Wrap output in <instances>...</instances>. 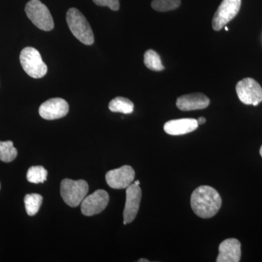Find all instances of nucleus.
Returning a JSON list of instances; mask_svg holds the SVG:
<instances>
[{
	"label": "nucleus",
	"instance_id": "14",
	"mask_svg": "<svg viewBox=\"0 0 262 262\" xmlns=\"http://www.w3.org/2000/svg\"><path fill=\"white\" fill-rule=\"evenodd\" d=\"M198 120L193 118L172 120L164 125V130L171 136H182L195 130L198 127Z\"/></svg>",
	"mask_w": 262,
	"mask_h": 262
},
{
	"label": "nucleus",
	"instance_id": "22",
	"mask_svg": "<svg viewBox=\"0 0 262 262\" xmlns=\"http://www.w3.org/2000/svg\"><path fill=\"white\" fill-rule=\"evenodd\" d=\"M198 120V125H203V124L206 123V118L203 117H199L198 120Z\"/></svg>",
	"mask_w": 262,
	"mask_h": 262
},
{
	"label": "nucleus",
	"instance_id": "17",
	"mask_svg": "<svg viewBox=\"0 0 262 262\" xmlns=\"http://www.w3.org/2000/svg\"><path fill=\"white\" fill-rule=\"evenodd\" d=\"M18 151L11 141H0V160L10 163L15 159Z\"/></svg>",
	"mask_w": 262,
	"mask_h": 262
},
{
	"label": "nucleus",
	"instance_id": "27",
	"mask_svg": "<svg viewBox=\"0 0 262 262\" xmlns=\"http://www.w3.org/2000/svg\"><path fill=\"white\" fill-rule=\"evenodd\" d=\"M0 188H1V185H0Z\"/></svg>",
	"mask_w": 262,
	"mask_h": 262
},
{
	"label": "nucleus",
	"instance_id": "19",
	"mask_svg": "<svg viewBox=\"0 0 262 262\" xmlns=\"http://www.w3.org/2000/svg\"><path fill=\"white\" fill-rule=\"evenodd\" d=\"M48 171L44 167L37 165L32 166L27 171V179L32 184H39L47 180Z\"/></svg>",
	"mask_w": 262,
	"mask_h": 262
},
{
	"label": "nucleus",
	"instance_id": "26",
	"mask_svg": "<svg viewBox=\"0 0 262 262\" xmlns=\"http://www.w3.org/2000/svg\"><path fill=\"white\" fill-rule=\"evenodd\" d=\"M225 30L228 31L229 30L228 27H225Z\"/></svg>",
	"mask_w": 262,
	"mask_h": 262
},
{
	"label": "nucleus",
	"instance_id": "2",
	"mask_svg": "<svg viewBox=\"0 0 262 262\" xmlns=\"http://www.w3.org/2000/svg\"><path fill=\"white\" fill-rule=\"evenodd\" d=\"M67 21L69 28L79 41L86 46L94 42L92 29L84 15L77 8H72L67 11Z\"/></svg>",
	"mask_w": 262,
	"mask_h": 262
},
{
	"label": "nucleus",
	"instance_id": "10",
	"mask_svg": "<svg viewBox=\"0 0 262 262\" xmlns=\"http://www.w3.org/2000/svg\"><path fill=\"white\" fill-rule=\"evenodd\" d=\"M69 110L70 106L67 101L63 98H54L42 103L39 106V113L45 120H53L65 117Z\"/></svg>",
	"mask_w": 262,
	"mask_h": 262
},
{
	"label": "nucleus",
	"instance_id": "21",
	"mask_svg": "<svg viewBox=\"0 0 262 262\" xmlns=\"http://www.w3.org/2000/svg\"><path fill=\"white\" fill-rule=\"evenodd\" d=\"M93 2L98 6L108 7L114 11L120 9V0H93Z\"/></svg>",
	"mask_w": 262,
	"mask_h": 262
},
{
	"label": "nucleus",
	"instance_id": "13",
	"mask_svg": "<svg viewBox=\"0 0 262 262\" xmlns=\"http://www.w3.org/2000/svg\"><path fill=\"white\" fill-rule=\"evenodd\" d=\"M209 104V98L201 93L184 95L177 98V106L182 111L203 110Z\"/></svg>",
	"mask_w": 262,
	"mask_h": 262
},
{
	"label": "nucleus",
	"instance_id": "7",
	"mask_svg": "<svg viewBox=\"0 0 262 262\" xmlns=\"http://www.w3.org/2000/svg\"><path fill=\"white\" fill-rule=\"evenodd\" d=\"M241 0H223L215 11L212 27L215 31H220L239 13Z\"/></svg>",
	"mask_w": 262,
	"mask_h": 262
},
{
	"label": "nucleus",
	"instance_id": "15",
	"mask_svg": "<svg viewBox=\"0 0 262 262\" xmlns=\"http://www.w3.org/2000/svg\"><path fill=\"white\" fill-rule=\"evenodd\" d=\"M108 108L113 113L131 114L134 110V104L128 98L116 97L112 100L108 104Z\"/></svg>",
	"mask_w": 262,
	"mask_h": 262
},
{
	"label": "nucleus",
	"instance_id": "4",
	"mask_svg": "<svg viewBox=\"0 0 262 262\" xmlns=\"http://www.w3.org/2000/svg\"><path fill=\"white\" fill-rule=\"evenodd\" d=\"M26 14L38 29L50 32L54 28V21L47 6L40 0H30L25 7Z\"/></svg>",
	"mask_w": 262,
	"mask_h": 262
},
{
	"label": "nucleus",
	"instance_id": "18",
	"mask_svg": "<svg viewBox=\"0 0 262 262\" xmlns=\"http://www.w3.org/2000/svg\"><path fill=\"white\" fill-rule=\"evenodd\" d=\"M144 62L148 69L155 72H160L165 69L159 54L153 50H148L145 52Z\"/></svg>",
	"mask_w": 262,
	"mask_h": 262
},
{
	"label": "nucleus",
	"instance_id": "9",
	"mask_svg": "<svg viewBox=\"0 0 262 262\" xmlns=\"http://www.w3.org/2000/svg\"><path fill=\"white\" fill-rule=\"evenodd\" d=\"M135 171L130 165H123L120 168L110 170L106 174L108 185L113 189H126L134 182Z\"/></svg>",
	"mask_w": 262,
	"mask_h": 262
},
{
	"label": "nucleus",
	"instance_id": "1",
	"mask_svg": "<svg viewBox=\"0 0 262 262\" xmlns=\"http://www.w3.org/2000/svg\"><path fill=\"white\" fill-rule=\"evenodd\" d=\"M220 193L210 186L196 188L191 196V206L194 213L203 219L214 216L222 207Z\"/></svg>",
	"mask_w": 262,
	"mask_h": 262
},
{
	"label": "nucleus",
	"instance_id": "8",
	"mask_svg": "<svg viewBox=\"0 0 262 262\" xmlns=\"http://www.w3.org/2000/svg\"><path fill=\"white\" fill-rule=\"evenodd\" d=\"M108 201L110 196L107 192L103 189H98L84 198L81 203V211L86 216L98 214L106 208Z\"/></svg>",
	"mask_w": 262,
	"mask_h": 262
},
{
	"label": "nucleus",
	"instance_id": "24",
	"mask_svg": "<svg viewBox=\"0 0 262 262\" xmlns=\"http://www.w3.org/2000/svg\"><path fill=\"white\" fill-rule=\"evenodd\" d=\"M134 184H135L136 185L139 186L140 185V182H139V181H136V182H134Z\"/></svg>",
	"mask_w": 262,
	"mask_h": 262
},
{
	"label": "nucleus",
	"instance_id": "5",
	"mask_svg": "<svg viewBox=\"0 0 262 262\" xmlns=\"http://www.w3.org/2000/svg\"><path fill=\"white\" fill-rule=\"evenodd\" d=\"M89 184L84 180L65 179L61 184V194L68 206L76 208L80 206L89 192Z\"/></svg>",
	"mask_w": 262,
	"mask_h": 262
},
{
	"label": "nucleus",
	"instance_id": "20",
	"mask_svg": "<svg viewBox=\"0 0 262 262\" xmlns=\"http://www.w3.org/2000/svg\"><path fill=\"white\" fill-rule=\"evenodd\" d=\"M181 5V0H153L151 8L158 12H167L177 9Z\"/></svg>",
	"mask_w": 262,
	"mask_h": 262
},
{
	"label": "nucleus",
	"instance_id": "12",
	"mask_svg": "<svg viewBox=\"0 0 262 262\" xmlns=\"http://www.w3.org/2000/svg\"><path fill=\"white\" fill-rule=\"evenodd\" d=\"M241 258V244L238 239L229 238L221 243L217 262H239Z\"/></svg>",
	"mask_w": 262,
	"mask_h": 262
},
{
	"label": "nucleus",
	"instance_id": "16",
	"mask_svg": "<svg viewBox=\"0 0 262 262\" xmlns=\"http://www.w3.org/2000/svg\"><path fill=\"white\" fill-rule=\"evenodd\" d=\"M43 198L39 194H28L24 198V204H25L26 211L29 215L37 214L42 205Z\"/></svg>",
	"mask_w": 262,
	"mask_h": 262
},
{
	"label": "nucleus",
	"instance_id": "23",
	"mask_svg": "<svg viewBox=\"0 0 262 262\" xmlns=\"http://www.w3.org/2000/svg\"><path fill=\"white\" fill-rule=\"evenodd\" d=\"M139 262H149V260L145 259V258H141V259H139Z\"/></svg>",
	"mask_w": 262,
	"mask_h": 262
},
{
	"label": "nucleus",
	"instance_id": "25",
	"mask_svg": "<svg viewBox=\"0 0 262 262\" xmlns=\"http://www.w3.org/2000/svg\"><path fill=\"white\" fill-rule=\"evenodd\" d=\"M259 152H260V155H261V158H262V145L261 146V148H260Z\"/></svg>",
	"mask_w": 262,
	"mask_h": 262
},
{
	"label": "nucleus",
	"instance_id": "11",
	"mask_svg": "<svg viewBox=\"0 0 262 262\" xmlns=\"http://www.w3.org/2000/svg\"><path fill=\"white\" fill-rule=\"evenodd\" d=\"M141 194L140 187L135 184H131L126 188V201L123 211L124 225L135 220L140 207Z\"/></svg>",
	"mask_w": 262,
	"mask_h": 262
},
{
	"label": "nucleus",
	"instance_id": "6",
	"mask_svg": "<svg viewBox=\"0 0 262 262\" xmlns=\"http://www.w3.org/2000/svg\"><path fill=\"white\" fill-rule=\"evenodd\" d=\"M236 92L241 102L257 106L262 101V88L252 78H245L236 85Z\"/></svg>",
	"mask_w": 262,
	"mask_h": 262
},
{
	"label": "nucleus",
	"instance_id": "3",
	"mask_svg": "<svg viewBox=\"0 0 262 262\" xmlns=\"http://www.w3.org/2000/svg\"><path fill=\"white\" fill-rule=\"evenodd\" d=\"M20 62L26 73L34 79L42 78L47 74L48 67L35 48L27 47L20 52Z\"/></svg>",
	"mask_w": 262,
	"mask_h": 262
}]
</instances>
